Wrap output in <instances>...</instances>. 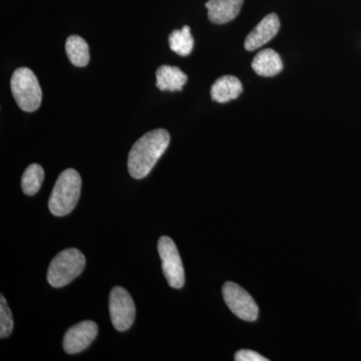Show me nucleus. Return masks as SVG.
<instances>
[{
  "instance_id": "2eb2a0df",
  "label": "nucleus",
  "mask_w": 361,
  "mask_h": 361,
  "mask_svg": "<svg viewBox=\"0 0 361 361\" xmlns=\"http://www.w3.org/2000/svg\"><path fill=\"white\" fill-rule=\"evenodd\" d=\"M171 49L180 56H188L193 51L194 39L189 26L185 25L182 30H174L169 37Z\"/></svg>"
},
{
  "instance_id": "f03ea898",
  "label": "nucleus",
  "mask_w": 361,
  "mask_h": 361,
  "mask_svg": "<svg viewBox=\"0 0 361 361\" xmlns=\"http://www.w3.org/2000/svg\"><path fill=\"white\" fill-rule=\"evenodd\" d=\"M82 189V178L77 171L68 169L56 180L49 201L52 215L63 217L70 214L77 206Z\"/></svg>"
},
{
  "instance_id": "f3484780",
  "label": "nucleus",
  "mask_w": 361,
  "mask_h": 361,
  "mask_svg": "<svg viewBox=\"0 0 361 361\" xmlns=\"http://www.w3.org/2000/svg\"><path fill=\"white\" fill-rule=\"evenodd\" d=\"M13 319L11 308L4 296H0V337L6 338L13 334Z\"/></svg>"
},
{
  "instance_id": "39448f33",
  "label": "nucleus",
  "mask_w": 361,
  "mask_h": 361,
  "mask_svg": "<svg viewBox=\"0 0 361 361\" xmlns=\"http://www.w3.org/2000/svg\"><path fill=\"white\" fill-rule=\"evenodd\" d=\"M158 251L169 285L172 288H182L185 284L184 266L175 242L170 237L161 236L158 242Z\"/></svg>"
},
{
  "instance_id": "f257e3e1",
  "label": "nucleus",
  "mask_w": 361,
  "mask_h": 361,
  "mask_svg": "<svg viewBox=\"0 0 361 361\" xmlns=\"http://www.w3.org/2000/svg\"><path fill=\"white\" fill-rule=\"evenodd\" d=\"M168 130L157 129L147 133L135 142L128 159V169L134 179L147 177L170 144Z\"/></svg>"
},
{
  "instance_id": "f8f14e48",
  "label": "nucleus",
  "mask_w": 361,
  "mask_h": 361,
  "mask_svg": "<svg viewBox=\"0 0 361 361\" xmlns=\"http://www.w3.org/2000/svg\"><path fill=\"white\" fill-rule=\"evenodd\" d=\"M252 68L261 77H274L283 70V63L276 51L271 49H263L252 61Z\"/></svg>"
},
{
  "instance_id": "9b49d317",
  "label": "nucleus",
  "mask_w": 361,
  "mask_h": 361,
  "mask_svg": "<svg viewBox=\"0 0 361 361\" xmlns=\"http://www.w3.org/2000/svg\"><path fill=\"white\" fill-rule=\"evenodd\" d=\"M243 92V85L236 77L224 75L214 82L211 97L217 103L225 104L237 99Z\"/></svg>"
},
{
  "instance_id": "dca6fc26",
  "label": "nucleus",
  "mask_w": 361,
  "mask_h": 361,
  "mask_svg": "<svg viewBox=\"0 0 361 361\" xmlns=\"http://www.w3.org/2000/svg\"><path fill=\"white\" fill-rule=\"evenodd\" d=\"M44 180V170L39 164H32L23 173L21 188L23 193L33 196L39 191Z\"/></svg>"
},
{
  "instance_id": "4468645a",
  "label": "nucleus",
  "mask_w": 361,
  "mask_h": 361,
  "mask_svg": "<svg viewBox=\"0 0 361 361\" xmlns=\"http://www.w3.org/2000/svg\"><path fill=\"white\" fill-rule=\"evenodd\" d=\"M66 56L73 66L82 68L89 63V44L82 37L71 35L66 42Z\"/></svg>"
},
{
  "instance_id": "0eeeda50",
  "label": "nucleus",
  "mask_w": 361,
  "mask_h": 361,
  "mask_svg": "<svg viewBox=\"0 0 361 361\" xmlns=\"http://www.w3.org/2000/svg\"><path fill=\"white\" fill-rule=\"evenodd\" d=\"M111 323L118 331L130 329L135 317V306L129 292L121 286L111 289L110 294Z\"/></svg>"
},
{
  "instance_id": "20e7f679",
  "label": "nucleus",
  "mask_w": 361,
  "mask_h": 361,
  "mask_svg": "<svg viewBox=\"0 0 361 361\" xmlns=\"http://www.w3.org/2000/svg\"><path fill=\"white\" fill-rule=\"evenodd\" d=\"M11 92L21 110L32 113L42 104V92L37 78L27 68H18L11 80Z\"/></svg>"
},
{
  "instance_id": "a211bd4d",
  "label": "nucleus",
  "mask_w": 361,
  "mask_h": 361,
  "mask_svg": "<svg viewBox=\"0 0 361 361\" xmlns=\"http://www.w3.org/2000/svg\"><path fill=\"white\" fill-rule=\"evenodd\" d=\"M235 360L236 361H267V358L264 356L259 355L253 350H248V349H243V350H239L238 353L235 355Z\"/></svg>"
},
{
  "instance_id": "423d86ee",
  "label": "nucleus",
  "mask_w": 361,
  "mask_h": 361,
  "mask_svg": "<svg viewBox=\"0 0 361 361\" xmlns=\"http://www.w3.org/2000/svg\"><path fill=\"white\" fill-rule=\"evenodd\" d=\"M223 297L229 310L240 319L253 322L257 319L259 308L250 294L234 282H226Z\"/></svg>"
},
{
  "instance_id": "1a4fd4ad",
  "label": "nucleus",
  "mask_w": 361,
  "mask_h": 361,
  "mask_svg": "<svg viewBox=\"0 0 361 361\" xmlns=\"http://www.w3.org/2000/svg\"><path fill=\"white\" fill-rule=\"evenodd\" d=\"M280 30V20L277 14L270 13L266 16L256 27L246 37V51H254L260 49L262 45L269 42Z\"/></svg>"
},
{
  "instance_id": "6e6552de",
  "label": "nucleus",
  "mask_w": 361,
  "mask_h": 361,
  "mask_svg": "<svg viewBox=\"0 0 361 361\" xmlns=\"http://www.w3.org/2000/svg\"><path fill=\"white\" fill-rule=\"evenodd\" d=\"M99 327L92 320L78 323L66 331L63 337V349L68 355L82 353L96 339Z\"/></svg>"
},
{
  "instance_id": "ddd939ff",
  "label": "nucleus",
  "mask_w": 361,
  "mask_h": 361,
  "mask_svg": "<svg viewBox=\"0 0 361 361\" xmlns=\"http://www.w3.org/2000/svg\"><path fill=\"white\" fill-rule=\"evenodd\" d=\"M157 87L160 90L180 92L188 82L186 73L178 66H161L156 71Z\"/></svg>"
},
{
  "instance_id": "7ed1b4c3",
  "label": "nucleus",
  "mask_w": 361,
  "mask_h": 361,
  "mask_svg": "<svg viewBox=\"0 0 361 361\" xmlns=\"http://www.w3.org/2000/svg\"><path fill=\"white\" fill-rule=\"evenodd\" d=\"M84 254L75 248L59 252L49 264L47 281L54 288H61L82 274L85 269Z\"/></svg>"
},
{
  "instance_id": "9d476101",
  "label": "nucleus",
  "mask_w": 361,
  "mask_h": 361,
  "mask_svg": "<svg viewBox=\"0 0 361 361\" xmlns=\"http://www.w3.org/2000/svg\"><path fill=\"white\" fill-rule=\"evenodd\" d=\"M243 0H209L206 4L208 18L215 25H224L234 20L241 11Z\"/></svg>"
}]
</instances>
